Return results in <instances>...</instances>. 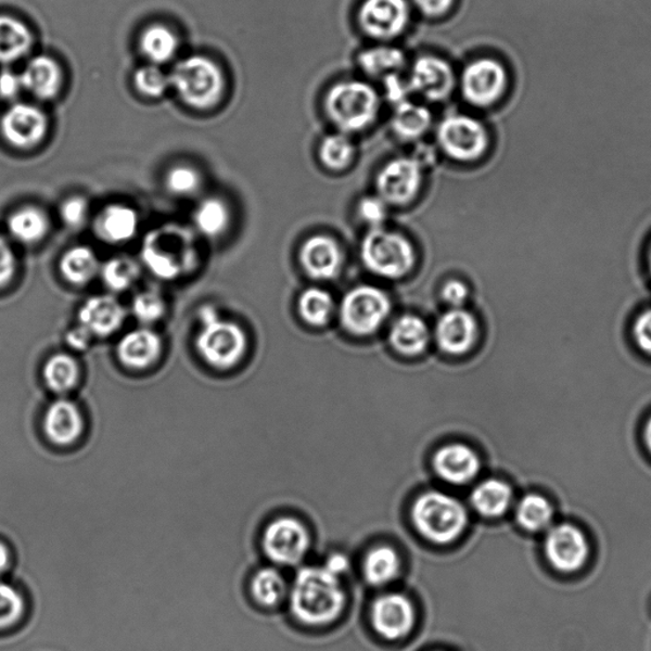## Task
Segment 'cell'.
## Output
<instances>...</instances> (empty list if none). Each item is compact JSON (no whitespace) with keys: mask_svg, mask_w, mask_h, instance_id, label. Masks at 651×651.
<instances>
[{"mask_svg":"<svg viewBox=\"0 0 651 651\" xmlns=\"http://www.w3.org/2000/svg\"><path fill=\"white\" fill-rule=\"evenodd\" d=\"M516 520L524 529L539 532L549 528L553 520V509L542 495L529 494L516 507Z\"/></svg>","mask_w":651,"mask_h":651,"instance_id":"37","label":"cell"},{"mask_svg":"<svg viewBox=\"0 0 651 651\" xmlns=\"http://www.w3.org/2000/svg\"><path fill=\"white\" fill-rule=\"evenodd\" d=\"M12 566V552L10 546L0 541V578L9 572Z\"/></svg>","mask_w":651,"mask_h":651,"instance_id":"56","label":"cell"},{"mask_svg":"<svg viewBox=\"0 0 651 651\" xmlns=\"http://www.w3.org/2000/svg\"><path fill=\"white\" fill-rule=\"evenodd\" d=\"M251 596L263 607H276L286 595V583L277 569L263 567L251 578Z\"/></svg>","mask_w":651,"mask_h":651,"instance_id":"35","label":"cell"},{"mask_svg":"<svg viewBox=\"0 0 651 651\" xmlns=\"http://www.w3.org/2000/svg\"><path fill=\"white\" fill-rule=\"evenodd\" d=\"M125 309L115 298L99 295L85 303L79 310V321L92 335L107 336L120 328Z\"/></svg>","mask_w":651,"mask_h":651,"instance_id":"23","label":"cell"},{"mask_svg":"<svg viewBox=\"0 0 651 651\" xmlns=\"http://www.w3.org/2000/svg\"><path fill=\"white\" fill-rule=\"evenodd\" d=\"M513 501V490L505 481L488 478L471 494V505L480 515L499 518L508 512Z\"/></svg>","mask_w":651,"mask_h":651,"instance_id":"27","label":"cell"},{"mask_svg":"<svg viewBox=\"0 0 651 651\" xmlns=\"http://www.w3.org/2000/svg\"><path fill=\"white\" fill-rule=\"evenodd\" d=\"M9 231L14 240L22 243H35L48 233L49 220L39 208L26 206L14 212L9 218Z\"/></svg>","mask_w":651,"mask_h":651,"instance_id":"33","label":"cell"},{"mask_svg":"<svg viewBox=\"0 0 651 651\" xmlns=\"http://www.w3.org/2000/svg\"><path fill=\"white\" fill-rule=\"evenodd\" d=\"M92 336L91 332L80 324L79 328L69 332L66 342H68L73 349L85 350L90 345Z\"/></svg>","mask_w":651,"mask_h":651,"instance_id":"55","label":"cell"},{"mask_svg":"<svg viewBox=\"0 0 651 651\" xmlns=\"http://www.w3.org/2000/svg\"><path fill=\"white\" fill-rule=\"evenodd\" d=\"M195 225L205 235L216 237L226 231L229 221L227 205L219 199H208L195 213Z\"/></svg>","mask_w":651,"mask_h":651,"instance_id":"39","label":"cell"},{"mask_svg":"<svg viewBox=\"0 0 651 651\" xmlns=\"http://www.w3.org/2000/svg\"><path fill=\"white\" fill-rule=\"evenodd\" d=\"M334 302L328 292L310 288L301 295L299 312L305 320L315 326H322L330 320Z\"/></svg>","mask_w":651,"mask_h":651,"instance_id":"41","label":"cell"},{"mask_svg":"<svg viewBox=\"0 0 651 651\" xmlns=\"http://www.w3.org/2000/svg\"><path fill=\"white\" fill-rule=\"evenodd\" d=\"M421 179L423 176L416 159L398 158L382 169L376 179V189L384 202L401 205L416 197Z\"/></svg>","mask_w":651,"mask_h":651,"instance_id":"18","label":"cell"},{"mask_svg":"<svg viewBox=\"0 0 651 651\" xmlns=\"http://www.w3.org/2000/svg\"><path fill=\"white\" fill-rule=\"evenodd\" d=\"M429 330L423 320L416 316L398 318L390 332V342L399 353L418 355L425 350Z\"/></svg>","mask_w":651,"mask_h":651,"instance_id":"29","label":"cell"},{"mask_svg":"<svg viewBox=\"0 0 651 651\" xmlns=\"http://www.w3.org/2000/svg\"><path fill=\"white\" fill-rule=\"evenodd\" d=\"M358 64L367 76L384 79L403 71L406 56L401 49L376 46L361 51Z\"/></svg>","mask_w":651,"mask_h":651,"instance_id":"28","label":"cell"},{"mask_svg":"<svg viewBox=\"0 0 651 651\" xmlns=\"http://www.w3.org/2000/svg\"><path fill=\"white\" fill-rule=\"evenodd\" d=\"M433 117L425 106L409 100L398 103L392 116V128L404 139H417L432 127Z\"/></svg>","mask_w":651,"mask_h":651,"instance_id":"32","label":"cell"},{"mask_svg":"<svg viewBox=\"0 0 651 651\" xmlns=\"http://www.w3.org/2000/svg\"><path fill=\"white\" fill-rule=\"evenodd\" d=\"M372 624L374 631L384 640H403L416 626V609L404 595L381 596L372 607Z\"/></svg>","mask_w":651,"mask_h":651,"instance_id":"16","label":"cell"},{"mask_svg":"<svg viewBox=\"0 0 651 651\" xmlns=\"http://www.w3.org/2000/svg\"><path fill=\"white\" fill-rule=\"evenodd\" d=\"M345 591L339 576L323 566L299 570L291 590V610L299 623L326 626L342 615Z\"/></svg>","mask_w":651,"mask_h":651,"instance_id":"1","label":"cell"},{"mask_svg":"<svg viewBox=\"0 0 651 651\" xmlns=\"http://www.w3.org/2000/svg\"><path fill=\"white\" fill-rule=\"evenodd\" d=\"M384 86H386V94L391 102H394V105H398V103H403L409 99L410 87L407 84V80H403L396 76H390L384 78Z\"/></svg>","mask_w":651,"mask_h":651,"instance_id":"51","label":"cell"},{"mask_svg":"<svg viewBox=\"0 0 651 651\" xmlns=\"http://www.w3.org/2000/svg\"><path fill=\"white\" fill-rule=\"evenodd\" d=\"M16 268V255H14L10 242L0 235V288L10 283Z\"/></svg>","mask_w":651,"mask_h":651,"instance_id":"47","label":"cell"},{"mask_svg":"<svg viewBox=\"0 0 651 651\" xmlns=\"http://www.w3.org/2000/svg\"><path fill=\"white\" fill-rule=\"evenodd\" d=\"M49 129L48 116L28 102H14L0 117V132L11 145L28 150L46 139Z\"/></svg>","mask_w":651,"mask_h":651,"instance_id":"13","label":"cell"},{"mask_svg":"<svg viewBox=\"0 0 651 651\" xmlns=\"http://www.w3.org/2000/svg\"><path fill=\"white\" fill-rule=\"evenodd\" d=\"M413 527L426 541L448 545L463 535L469 524V513L452 495L427 492L413 502Z\"/></svg>","mask_w":651,"mask_h":651,"instance_id":"3","label":"cell"},{"mask_svg":"<svg viewBox=\"0 0 651 651\" xmlns=\"http://www.w3.org/2000/svg\"><path fill=\"white\" fill-rule=\"evenodd\" d=\"M359 213L361 218L374 228H380L387 216L386 205H384L382 199L376 197L362 200Z\"/></svg>","mask_w":651,"mask_h":651,"instance_id":"48","label":"cell"},{"mask_svg":"<svg viewBox=\"0 0 651 651\" xmlns=\"http://www.w3.org/2000/svg\"><path fill=\"white\" fill-rule=\"evenodd\" d=\"M142 255L146 268L155 277L171 280L194 265V242L181 228H161L146 235Z\"/></svg>","mask_w":651,"mask_h":651,"instance_id":"5","label":"cell"},{"mask_svg":"<svg viewBox=\"0 0 651 651\" xmlns=\"http://www.w3.org/2000/svg\"><path fill=\"white\" fill-rule=\"evenodd\" d=\"M99 233L110 242H125L132 239L138 229V216L125 205H110L101 213L98 221Z\"/></svg>","mask_w":651,"mask_h":651,"instance_id":"31","label":"cell"},{"mask_svg":"<svg viewBox=\"0 0 651 651\" xmlns=\"http://www.w3.org/2000/svg\"><path fill=\"white\" fill-rule=\"evenodd\" d=\"M417 9L427 17H442L452 10L455 0H413Z\"/></svg>","mask_w":651,"mask_h":651,"instance_id":"52","label":"cell"},{"mask_svg":"<svg viewBox=\"0 0 651 651\" xmlns=\"http://www.w3.org/2000/svg\"><path fill=\"white\" fill-rule=\"evenodd\" d=\"M42 431L50 444L58 448H69L77 444L86 432V420L77 404L61 398L50 404L42 420Z\"/></svg>","mask_w":651,"mask_h":651,"instance_id":"17","label":"cell"},{"mask_svg":"<svg viewBox=\"0 0 651 651\" xmlns=\"http://www.w3.org/2000/svg\"><path fill=\"white\" fill-rule=\"evenodd\" d=\"M169 86L191 108L216 107L226 92V76L217 62L205 55H190L175 65Z\"/></svg>","mask_w":651,"mask_h":651,"instance_id":"2","label":"cell"},{"mask_svg":"<svg viewBox=\"0 0 651 651\" xmlns=\"http://www.w3.org/2000/svg\"><path fill=\"white\" fill-rule=\"evenodd\" d=\"M442 150L457 161H473L484 154L488 143L483 124L469 115L444 118L436 131Z\"/></svg>","mask_w":651,"mask_h":651,"instance_id":"11","label":"cell"},{"mask_svg":"<svg viewBox=\"0 0 651 651\" xmlns=\"http://www.w3.org/2000/svg\"><path fill=\"white\" fill-rule=\"evenodd\" d=\"M380 106L379 92L361 80L339 81L324 98L326 114L344 132L368 128L379 115Z\"/></svg>","mask_w":651,"mask_h":651,"instance_id":"4","label":"cell"},{"mask_svg":"<svg viewBox=\"0 0 651 651\" xmlns=\"http://www.w3.org/2000/svg\"><path fill=\"white\" fill-rule=\"evenodd\" d=\"M407 84L411 93L427 101L441 102L454 92L456 76L452 66L444 59L424 55L413 63Z\"/></svg>","mask_w":651,"mask_h":651,"instance_id":"14","label":"cell"},{"mask_svg":"<svg viewBox=\"0 0 651 651\" xmlns=\"http://www.w3.org/2000/svg\"><path fill=\"white\" fill-rule=\"evenodd\" d=\"M399 572H401V559L390 546L374 547L368 552L362 564L366 580L374 587L387 586L397 578Z\"/></svg>","mask_w":651,"mask_h":651,"instance_id":"30","label":"cell"},{"mask_svg":"<svg viewBox=\"0 0 651 651\" xmlns=\"http://www.w3.org/2000/svg\"><path fill=\"white\" fill-rule=\"evenodd\" d=\"M200 187L196 169L189 166H177L167 175V188L176 195H190Z\"/></svg>","mask_w":651,"mask_h":651,"instance_id":"45","label":"cell"},{"mask_svg":"<svg viewBox=\"0 0 651 651\" xmlns=\"http://www.w3.org/2000/svg\"><path fill=\"white\" fill-rule=\"evenodd\" d=\"M358 21L367 36L376 41H391L409 25L410 5L407 0H365Z\"/></svg>","mask_w":651,"mask_h":651,"instance_id":"12","label":"cell"},{"mask_svg":"<svg viewBox=\"0 0 651 651\" xmlns=\"http://www.w3.org/2000/svg\"><path fill=\"white\" fill-rule=\"evenodd\" d=\"M646 439H647V444H648V447H649L650 452H651V418H650V420L648 421V424H647Z\"/></svg>","mask_w":651,"mask_h":651,"instance_id":"58","label":"cell"},{"mask_svg":"<svg viewBox=\"0 0 651 651\" xmlns=\"http://www.w3.org/2000/svg\"><path fill=\"white\" fill-rule=\"evenodd\" d=\"M545 551L550 564L561 573H574L588 559L586 535L573 524H559L546 536Z\"/></svg>","mask_w":651,"mask_h":651,"instance_id":"15","label":"cell"},{"mask_svg":"<svg viewBox=\"0 0 651 651\" xmlns=\"http://www.w3.org/2000/svg\"><path fill=\"white\" fill-rule=\"evenodd\" d=\"M509 74L505 64L492 58L477 59L463 69L461 90L472 106L497 105L508 92Z\"/></svg>","mask_w":651,"mask_h":651,"instance_id":"7","label":"cell"},{"mask_svg":"<svg viewBox=\"0 0 651 651\" xmlns=\"http://www.w3.org/2000/svg\"><path fill=\"white\" fill-rule=\"evenodd\" d=\"M263 550L278 565L293 566L306 558L310 549V535L305 524L293 518H279L265 528Z\"/></svg>","mask_w":651,"mask_h":651,"instance_id":"10","label":"cell"},{"mask_svg":"<svg viewBox=\"0 0 651 651\" xmlns=\"http://www.w3.org/2000/svg\"><path fill=\"white\" fill-rule=\"evenodd\" d=\"M320 157L326 166L342 169L350 165L354 158V145L345 135L326 137L320 148Z\"/></svg>","mask_w":651,"mask_h":651,"instance_id":"42","label":"cell"},{"mask_svg":"<svg viewBox=\"0 0 651 651\" xmlns=\"http://www.w3.org/2000/svg\"><path fill=\"white\" fill-rule=\"evenodd\" d=\"M34 47L31 29L10 14H0V64H12L28 55Z\"/></svg>","mask_w":651,"mask_h":651,"instance_id":"25","label":"cell"},{"mask_svg":"<svg viewBox=\"0 0 651 651\" xmlns=\"http://www.w3.org/2000/svg\"><path fill=\"white\" fill-rule=\"evenodd\" d=\"M433 468L450 485H468L478 476L481 461L472 448L462 443H450L435 454Z\"/></svg>","mask_w":651,"mask_h":651,"instance_id":"19","label":"cell"},{"mask_svg":"<svg viewBox=\"0 0 651 651\" xmlns=\"http://www.w3.org/2000/svg\"><path fill=\"white\" fill-rule=\"evenodd\" d=\"M20 76L24 91L40 101L55 99L64 85L61 64L47 55L33 58Z\"/></svg>","mask_w":651,"mask_h":651,"instance_id":"20","label":"cell"},{"mask_svg":"<svg viewBox=\"0 0 651 651\" xmlns=\"http://www.w3.org/2000/svg\"><path fill=\"white\" fill-rule=\"evenodd\" d=\"M323 567L340 578V576L349 570L350 561L347 559L346 554L335 552L331 553L328 560H326Z\"/></svg>","mask_w":651,"mask_h":651,"instance_id":"54","label":"cell"},{"mask_svg":"<svg viewBox=\"0 0 651 651\" xmlns=\"http://www.w3.org/2000/svg\"><path fill=\"white\" fill-rule=\"evenodd\" d=\"M391 302L374 286H358L345 295L342 322L355 335L372 334L386 320Z\"/></svg>","mask_w":651,"mask_h":651,"instance_id":"9","label":"cell"},{"mask_svg":"<svg viewBox=\"0 0 651 651\" xmlns=\"http://www.w3.org/2000/svg\"><path fill=\"white\" fill-rule=\"evenodd\" d=\"M22 91H24V87H22L20 74L12 71L0 73V98L3 100H14L18 98Z\"/></svg>","mask_w":651,"mask_h":651,"instance_id":"50","label":"cell"},{"mask_svg":"<svg viewBox=\"0 0 651 651\" xmlns=\"http://www.w3.org/2000/svg\"><path fill=\"white\" fill-rule=\"evenodd\" d=\"M161 339L154 331L140 329L129 332L118 343L117 354L123 365L132 369L151 367L158 359Z\"/></svg>","mask_w":651,"mask_h":651,"instance_id":"24","label":"cell"},{"mask_svg":"<svg viewBox=\"0 0 651 651\" xmlns=\"http://www.w3.org/2000/svg\"><path fill=\"white\" fill-rule=\"evenodd\" d=\"M197 352L214 368L237 365L247 347V337L239 324L220 320L202 326L196 340Z\"/></svg>","mask_w":651,"mask_h":651,"instance_id":"8","label":"cell"},{"mask_svg":"<svg viewBox=\"0 0 651 651\" xmlns=\"http://www.w3.org/2000/svg\"><path fill=\"white\" fill-rule=\"evenodd\" d=\"M179 48V36L163 24L148 26L139 36V49L150 64L161 66L174 61Z\"/></svg>","mask_w":651,"mask_h":651,"instance_id":"26","label":"cell"},{"mask_svg":"<svg viewBox=\"0 0 651 651\" xmlns=\"http://www.w3.org/2000/svg\"><path fill=\"white\" fill-rule=\"evenodd\" d=\"M87 204L84 199L72 197L62 206V218L66 225L78 227L87 217Z\"/></svg>","mask_w":651,"mask_h":651,"instance_id":"49","label":"cell"},{"mask_svg":"<svg viewBox=\"0 0 651 651\" xmlns=\"http://www.w3.org/2000/svg\"><path fill=\"white\" fill-rule=\"evenodd\" d=\"M27 602L22 591L0 579V631L17 626L26 616Z\"/></svg>","mask_w":651,"mask_h":651,"instance_id":"38","label":"cell"},{"mask_svg":"<svg viewBox=\"0 0 651 651\" xmlns=\"http://www.w3.org/2000/svg\"><path fill=\"white\" fill-rule=\"evenodd\" d=\"M131 309L140 322L152 323L165 312V302L158 293L143 292L132 301Z\"/></svg>","mask_w":651,"mask_h":651,"instance_id":"44","label":"cell"},{"mask_svg":"<svg viewBox=\"0 0 651 651\" xmlns=\"http://www.w3.org/2000/svg\"><path fill=\"white\" fill-rule=\"evenodd\" d=\"M139 266L129 257L111 258L102 268V279L110 290L123 292L136 283L139 278Z\"/></svg>","mask_w":651,"mask_h":651,"instance_id":"40","label":"cell"},{"mask_svg":"<svg viewBox=\"0 0 651 651\" xmlns=\"http://www.w3.org/2000/svg\"><path fill=\"white\" fill-rule=\"evenodd\" d=\"M361 257L369 270L388 279L403 278L416 264L411 243L380 228H373L362 241Z\"/></svg>","mask_w":651,"mask_h":651,"instance_id":"6","label":"cell"},{"mask_svg":"<svg viewBox=\"0 0 651 651\" xmlns=\"http://www.w3.org/2000/svg\"><path fill=\"white\" fill-rule=\"evenodd\" d=\"M343 256L337 243L326 235H315L303 244L301 263L315 279H331L342 266Z\"/></svg>","mask_w":651,"mask_h":651,"instance_id":"22","label":"cell"},{"mask_svg":"<svg viewBox=\"0 0 651 651\" xmlns=\"http://www.w3.org/2000/svg\"><path fill=\"white\" fill-rule=\"evenodd\" d=\"M633 337L640 352L651 357V308L643 309L635 318L633 324Z\"/></svg>","mask_w":651,"mask_h":651,"instance_id":"46","label":"cell"},{"mask_svg":"<svg viewBox=\"0 0 651 651\" xmlns=\"http://www.w3.org/2000/svg\"><path fill=\"white\" fill-rule=\"evenodd\" d=\"M99 268L98 257L91 248L85 246L69 250L61 261V270L65 279L77 285L92 280Z\"/></svg>","mask_w":651,"mask_h":651,"instance_id":"36","label":"cell"},{"mask_svg":"<svg viewBox=\"0 0 651 651\" xmlns=\"http://www.w3.org/2000/svg\"><path fill=\"white\" fill-rule=\"evenodd\" d=\"M442 295L448 305L460 308L464 301L468 299L469 291L468 286L461 283V281L450 280L444 285Z\"/></svg>","mask_w":651,"mask_h":651,"instance_id":"53","label":"cell"},{"mask_svg":"<svg viewBox=\"0 0 651 651\" xmlns=\"http://www.w3.org/2000/svg\"><path fill=\"white\" fill-rule=\"evenodd\" d=\"M477 324L475 318L461 308L448 310L436 323V342L444 352L460 355L475 343Z\"/></svg>","mask_w":651,"mask_h":651,"instance_id":"21","label":"cell"},{"mask_svg":"<svg viewBox=\"0 0 651 651\" xmlns=\"http://www.w3.org/2000/svg\"><path fill=\"white\" fill-rule=\"evenodd\" d=\"M43 380L49 390L63 395L77 386L79 367L71 355L56 354L51 357L43 368Z\"/></svg>","mask_w":651,"mask_h":651,"instance_id":"34","label":"cell"},{"mask_svg":"<svg viewBox=\"0 0 651 651\" xmlns=\"http://www.w3.org/2000/svg\"><path fill=\"white\" fill-rule=\"evenodd\" d=\"M648 268H649V272H650V277H651V244H650L649 254H648Z\"/></svg>","mask_w":651,"mask_h":651,"instance_id":"59","label":"cell"},{"mask_svg":"<svg viewBox=\"0 0 651 651\" xmlns=\"http://www.w3.org/2000/svg\"><path fill=\"white\" fill-rule=\"evenodd\" d=\"M135 86L140 94L150 99H158L171 88L168 74L159 65L150 63L136 72Z\"/></svg>","mask_w":651,"mask_h":651,"instance_id":"43","label":"cell"},{"mask_svg":"<svg viewBox=\"0 0 651 651\" xmlns=\"http://www.w3.org/2000/svg\"><path fill=\"white\" fill-rule=\"evenodd\" d=\"M219 315L217 309L212 306H204L199 310V320L202 326L209 324L218 320Z\"/></svg>","mask_w":651,"mask_h":651,"instance_id":"57","label":"cell"}]
</instances>
